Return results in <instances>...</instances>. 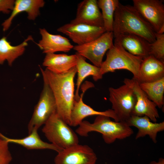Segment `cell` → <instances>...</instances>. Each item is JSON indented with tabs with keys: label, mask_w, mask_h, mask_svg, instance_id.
<instances>
[{
	"label": "cell",
	"mask_w": 164,
	"mask_h": 164,
	"mask_svg": "<svg viewBox=\"0 0 164 164\" xmlns=\"http://www.w3.org/2000/svg\"><path fill=\"white\" fill-rule=\"evenodd\" d=\"M43 80L51 88L56 104V112L70 126V115L75 101L74 79L77 73L76 66L63 74L54 73L40 67Z\"/></svg>",
	"instance_id": "cell-1"
},
{
	"label": "cell",
	"mask_w": 164,
	"mask_h": 164,
	"mask_svg": "<svg viewBox=\"0 0 164 164\" xmlns=\"http://www.w3.org/2000/svg\"><path fill=\"white\" fill-rule=\"evenodd\" d=\"M113 32L114 36L125 33L136 34L150 43L156 39L153 29L136 9L133 6L124 5L120 2L114 14Z\"/></svg>",
	"instance_id": "cell-2"
},
{
	"label": "cell",
	"mask_w": 164,
	"mask_h": 164,
	"mask_svg": "<svg viewBox=\"0 0 164 164\" xmlns=\"http://www.w3.org/2000/svg\"><path fill=\"white\" fill-rule=\"evenodd\" d=\"M78 126L75 132L79 135L87 137L89 132H97L102 135L104 141L108 144L113 143L117 139L125 138L134 133L125 122L113 121L110 118L104 115L97 116L93 123L82 121Z\"/></svg>",
	"instance_id": "cell-3"
},
{
	"label": "cell",
	"mask_w": 164,
	"mask_h": 164,
	"mask_svg": "<svg viewBox=\"0 0 164 164\" xmlns=\"http://www.w3.org/2000/svg\"><path fill=\"white\" fill-rule=\"evenodd\" d=\"M143 59L128 52L119 42L114 39L113 46L106 53V57L100 67V74L103 77L104 74L113 72L118 70L129 71L136 80L138 76L140 65Z\"/></svg>",
	"instance_id": "cell-4"
},
{
	"label": "cell",
	"mask_w": 164,
	"mask_h": 164,
	"mask_svg": "<svg viewBox=\"0 0 164 164\" xmlns=\"http://www.w3.org/2000/svg\"><path fill=\"white\" fill-rule=\"evenodd\" d=\"M69 126L56 111L44 124L42 131L51 143L63 149L79 143L77 134Z\"/></svg>",
	"instance_id": "cell-5"
},
{
	"label": "cell",
	"mask_w": 164,
	"mask_h": 164,
	"mask_svg": "<svg viewBox=\"0 0 164 164\" xmlns=\"http://www.w3.org/2000/svg\"><path fill=\"white\" fill-rule=\"evenodd\" d=\"M109 100L112 109L117 116L119 121H127L133 115L136 99L133 90L124 84L118 88H109Z\"/></svg>",
	"instance_id": "cell-6"
},
{
	"label": "cell",
	"mask_w": 164,
	"mask_h": 164,
	"mask_svg": "<svg viewBox=\"0 0 164 164\" xmlns=\"http://www.w3.org/2000/svg\"><path fill=\"white\" fill-rule=\"evenodd\" d=\"M43 86L38 102L28 125L29 134L34 129H38L56 111V100L52 91L43 80Z\"/></svg>",
	"instance_id": "cell-7"
},
{
	"label": "cell",
	"mask_w": 164,
	"mask_h": 164,
	"mask_svg": "<svg viewBox=\"0 0 164 164\" xmlns=\"http://www.w3.org/2000/svg\"><path fill=\"white\" fill-rule=\"evenodd\" d=\"M113 32H106L96 39L85 44L76 45L73 49L76 53L100 67L105 53L114 45Z\"/></svg>",
	"instance_id": "cell-8"
},
{
	"label": "cell",
	"mask_w": 164,
	"mask_h": 164,
	"mask_svg": "<svg viewBox=\"0 0 164 164\" xmlns=\"http://www.w3.org/2000/svg\"><path fill=\"white\" fill-rule=\"evenodd\" d=\"M57 31L68 36L78 46L96 39L106 32L104 27L70 22L60 27L57 29Z\"/></svg>",
	"instance_id": "cell-9"
},
{
	"label": "cell",
	"mask_w": 164,
	"mask_h": 164,
	"mask_svg": "<svg viewBox=\"0 0 164 164\" xmlns=\"http://www.w3.org/2000/svg\"><path fill=\"white\" fill-rule=\"evenodd\" d=\"M133 6L158 33L164 26V4L162 0H133Z\"/></svg>",
	"instance_id": "cell-10"
},
{
	"label": "cell",
	"mask_w": 164,
	"mask_h": 164,
	"mask_svg": "<svg viewBox=\"0 0 164 164\" xmlns=\"http://www.w3.org/2000/svg\"><path fill=\"white\" fill-rule=\"evenodd\" d=\"M97 158L93 149L79 144L58 152L55 164H95Z\"/></svg>",
	"instance_id": "cell-11"
},
{
	"label": "cell",
	"mask_w": 164,
	"mask_h": 164,
	"mask_svg": "<svg viewBox=\"0 0 164 164\" xmlns=\"http://www.w3.org/2000/svg\"><path fill=\"white\" fill-rule=\"evenodd\" d=\"M123 82L132 88L136 97V101L132 115L146 116L152 121L156 122L157 119L159 117L157 107L141 89L138 82L133 78H126Z\"/></svg>",
	"instance_id": "cell-12"
},
{
	"label": "cell",
	"mask_w": 164,
	"mask_h": 164,
	"mask_svg": "<svg viewBox=\"0 0 164 164\" xmlns=\"http://www.w3.org/2000/svg\"><path fill=\"white\" fill-rule=\"evenodd\" d=\"M70 22L104 27L101 12L96 0H84L77 5L76 16Z\"/></svg>",
	"instance_id": "cell-13"
},
{
	"label": "cell",
	"mask_w": 164,
	"mask_h": 164,
	"mask_svg": "<svg viewBox=\"0 0 164 164\" xmlns=\"http://www.w3.org/2000/svg\"><path fill=\"white\" fill-rule=\"evenodd\" d=\"M94 86V85L91 84L85 87L79 99L77 101L75 100L70 115V126H78L84 118L93 115H104L113 118L115 121H119L117 116L112 109L103 111H97L83 102V97L85 91L88 88Z\"/></svg>",
	"instance_id": "cell-14"
},
{
	"label": "cell",
	"mask_w": 164,
	"mask_h": 164,
	"mask_svg": "<svg viewBox=\"0 0 164 164\" xmlns=\"http://www.w3.org/2000/svg\"><path fill=\"white\" fill-rule=\"evenodd\" d=\"M39 32L42 38L37 44L43 53H66L73 48L69 39L64 36L51 34L45 28L39 29Z\"/></svg>",
	"instance_id": "cell-15"
},
{
	"label": "cell",
	"mask_w": 164,
	"mask_h": 164,
	"mask_svg": "<svg viewBox=\"0 0 164 164\" xmlns=\"http://www.w3.org/2000/svg\"><path fill=\"white\" fill-rule=\"evenodd\" d=\"M125 122L129 126H134L138 129L136 139L148 135L155 143L157 141L158 133L164 130V121L158 123L153 122L146 116L132 115Z\"/></svg>",
	"instance_id": "cell-16"
},
{
	"label": "cell",
	"mask_w": 164,
	"mask_h": 164,
	"mask_svg": "<svg viewBox=\"0 0 164 164\" xmlns=\"http://www.w3.org/2000/svg\"><path fill=\"white\" fill-rule=\"evenodd\" d=\"M123 47L131 54L143 59L149 55L150 43L138 35L131 33H122L114 36Z\"/></svg>",
	"instance_id": "cell-17"
},
{
	"label": "cell",
	"mask_w": 164,
	"mask_h": 164,
	"mask_svg": "<svg viewBox=\"0 0 164 164\" xmlns=\"http://www.w3.org/2000/svg\"><path fill=\"white\" fill-rule=\"evenodd\" d=\"M43 0H17L15 1L14 8L10 15L2 24L3 30H7L10 27L13 20L19 14L26 12L28 19L34 20L40 14L39 9L45 5Z\"/></svg>",
	"instance_id": "cell-18"
},
{
	"label": "cell",
	"mask_w": 164,
	"mask_h": 164,
	"mask_svg": "<svg viewBox=\"0 0 164 164\" xmlns=\"http://www.w3.org/2000/svg\"><path fill=\"white\" fill-rule=\"evenodd\" d=\"M164 77V62L153 56L143 59L140 66L137 78L138 83L154 82Z\"/></svg>",
	"instance_id": "cell-19"
},
{
	"label": "cell",
	"mask_w": 164,
	"mask_h": 164,
	"mask_svg": "<svg viewBox=\"0 0 164 164\" xmlns=\"http://www.w3.org/2000/svg\"><path fill=\"white\" fill-rule=\"evenodd\" d=\"M76 54L49 53L46 54L43 66L51 72L57 74L65 73L76 66Z\"/></svg>",
	"instance_id": "cell-20"
},
{
	"label": "cell",
	"mask_w": 164,
	"mask_h": 164,
	"mask_svg": "<svg viewBox=\"0 0 164 164\" xmlns=\"http://www.w3.org/2000/svg\"><path fill=\"white\" fill-rule=\"evenodd\" d=\"M33 39L32 36L29 35L21 44L13 46L6 37H3L0 39V65L6 61L8 65L11 66L15 61L24 53L28 42Z\"/></svg>",
	"instance_id": "cell-21"
},
{
	"label": "cell",
	"mask_w": 164,
	"mask_h": 164,
	"mask_svg": "<svg viewBox=\"0 0 164 164\" xmlns=\"http://www.w3.org/2000/svg\"><path fill=\"white\" fill-rule=\"evenodd\" d=\"M37 129H34L26 137L20 139L8 138L0 133V138L8 142L20 145L28 149H50L59 152L63 149L52 144L45 142L40 138Z\"/></svg>",
	"instance_id": "cell-22"
},
{
	"label": "cell",
	"mask_w": 164,
	"mask_h": 164,
	"mask_svg": "<svg viewBox=\"0 0 164 164\" xmlns=\"http://www.w3.org/2000/svg\"><path fill=\"white\" fill-rule=\"evenodd\" d=\"M77 56L76 67L77 77L76 82V89L75 93V100H78L80 98L79 91L80 86L83 80L87 77L91 76L95 81L102 78L100 74V67L91 65L86 61V58L76 53Z\"/></svg>",
	"instance_id": "cell-23"
},
{
	"label": "cell",
	"mask_w": 164,
	"mask_h": 164,
	"mask_svg": "<svg viewBox=\"0 0 164 164\" xmlns=\"http://www.w3.org/2000/svg\"><path fill=\"white\" fill-rule=\"evenodd\" d=\"M141 89L159 108L164 104V77L155 81L138 83Z\"/></svg>",
	"instance_id": "cell-24"
},
{
	"label": "cell",
	"mask_w": 164,
	"mask_h": 164,
	"mask_svg": "<svg viewBox=\"0 0 164 164\" xmlns=\"http://www.w3.org/2000/svg\"><path fill=\"white\" fill-rule=\"evenodd\" d=\"M97 4L101 10L104 28L106 32H113L114 15L120 2L118 0H98Z\"/></svg>",
	"instance_id": "cell-25"
},
{
	"label": "cell",
	"mask_w": 164,
	"mask_h": 164,
	"mask_svg": "<svg viewBox=\"0 0 164 164\" xmlns=\"http://www.w3.org/2000/svg\"><path fill=\"white\" fill-rule=\"evenodd\" d=\"M156 39L150 43L149 54L164 62V33L159 34L155 32Z\"/></svg>",
	"instance_id": "cell-26"
},
{
	"label": "cell",
	"mask_w": 164,
	"mask_h": 164,
	"mask_svg": "<svg viewBox=\"0 0 164 164\" xmlns=\"http://www.w3.org/2000/svg\"><path fill=\"white\" fill-rule=\"evenodd\" d=\"M9 143L0 138V164H9L12 157L9 150Z\"/></svg>",
	"instance_id": "cell-27"
},
{
	"label": "cell",
	"mask_w": 164,
	"mask_h": 164,
	"mask_svg": "<svg viewBox=\"0 0 164 164\" xmlns=\"http://www.w3.org/2000/svg\"><path fill=\"white\" fill-rule=\"evenodd\" d=\"M15 3L13 0H0V12L9 13L14 8Z\"/></svg>",
	"instance_id": "cell-28"
},
{
	"label": "cell",
	"mask_w": 164,
	"mask_h": 164,
	"mask_svg": "<svg viewBox=\"0 0 164 164\" xmlns=\"http://www.w3.org/2000/svg\"><path fill=\"white\" fill-rule=\"evenodd\" d=\"M148 164H164V159L163 158H160L158 162L153 161Z\"/></svg>",
	"instance_id": "cell-29"
}]
</instances>
